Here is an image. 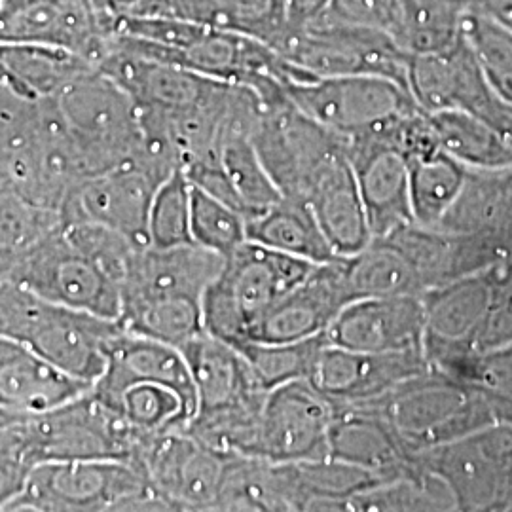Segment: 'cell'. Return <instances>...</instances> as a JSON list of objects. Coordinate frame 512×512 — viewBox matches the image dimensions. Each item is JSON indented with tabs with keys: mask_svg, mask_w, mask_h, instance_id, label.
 <instances>
[{
	"mask_svg": "<svg viewBox=\"0 0 512 512\" xmlns=\"http://www.w3.org/2000/svg\"><path fill=\"white\" fill-rule=\"evenodd\" d=\"M120 321L73 310L0 281V336L33 349L76 380L93 385L107 366L110 340Z\"/></svg>",
	"mask_w": 512,
	"mask_h": 512,
	"instance_id": "1",
	"label": "cell"
},
{
	"mask_svg": "<svg viewBox=\"0 0 512 512\" xmlns=\"http://www.w3.org/2000/svg\"><path fill=\"white\" fill-rule=\"evenodd\" d=\"M368 403L378 406L416 456L507 423L505 414L490 397L433 366L382 399Z\"/></svg>",
	"mask_w": 512,
	"mask_h": 512,
	"instance_id": "2",
	"label": "cell"
},
{
	"mask_svg": "<svg viewBox=\"0 0 512 512\" xmlns=\"http://www.w3.org/2000/svg\"><path fill=\"white\" fill-rule=\"evenodd\" d=\"M167 511L147 475L124 459H69L37 465L6 512Z\"/></svg>",
	"mask_w": 512,
	"mask_h": 512,
	"instance_id": "3",
	"label": "cell"
},
{
	"mask_svg": "<svg viewBox=\"0 0 512 512\" xmlns=\"http://www.w3.org/2000/svg\"><path fill=\"white\" fill-rule=\"evenodd\" d=\"M315 266L247 239L236 253L224 258L220 274L203 294V329L238 346Z\"/></svg>",
	"mask_w": 512,
	"mask_h": 512,
	"instance_id": "4",
	"label": "cell"
},
{
	"mask_svg": "<svg viewBox=\"0 0 512 512\" xmlns=\"http://www.w3.org/2000/svg\"><path fill=\"white\" fill-rule=\"evenodd\" d=\"M274 50L304 78L382 76L408 90L410 55L393 35L332 14L285 31Z\"/></svg>",
	"mask_w": 512,
	"mask_h": 512,
	"instance_id": "5",
	"label": "cell"
},
{
	"mask_svg": "<svg viewBox=\"0 0 512 512\" xmlns=\"http://www.w3.org/2000/svg\"><path fill=\"white\" fill-rule=\"evenodd\" d=\"M55 101L90 177L141 156L137 105L99 67L78 76Z\"/></svg>",
	"mask_w": 512,
	"mask_h": 512,
	"instance_id": "6",
	"label": "cell"
},
{
	"mask_svg": "<svg viewBox=\"0 0 512 512\" xmlns=\"http://www.w3.org/2000/svg\"><path fill=\"white\" fill-rule=\"evenodd\" d=\"M143 439L116 410L93 395L92 387L69 403L25 418L27 450L35 467L69 459L133 463Z\"/></svg>",
	"mask_w": 512,
	"mask_h": 512,
	"instance_id": "7",
	"label": "cell"
},
{
	"mask_svg": "<svg viewBox=\"0 0 512 512\" xmlns=\"http://www.w3.org/2000/svg\"><path fill=\"white\" fill-rule=\"evenodd\" d=\"M253 143L281 196L298 200L308 196L330 165L348 154L346 137L296 109L289 97L260 114Z\"/></svg>",
	"mask_w": 512,
	"mask_h": 512,
	"instance_id": "8",
	"label": "cell"
},
{
	"mask_svg": "<svg viewBox=\"0 0 512 512\" xmlns=\"http://www.w3.org/2000/svg\"><path fill=\"white\" fill-rule=\"evenodd\" d=\"M420 458L423 469L450 490L456 511H512V423L427 450Z\"/></svg>",
	"mask_w": 512,
	"mask_h": 512,
	"instance_id": "9",
	"label": "cell"
},
{
	"mask_svg": "<svg viewBox=\"0 0 512 512\" xmlns=\"http://www.w3.org/2000/svg\"><path fill=\"white\" fill-rule=\"evenodd\" d=\"M294 107L330 131L353 137L416 109L410 92L382 76H330L283 82Z\"/></svg>",
	"mask_w": 512,
	"mask_h": 512,
	"instance_id": "10",
	"label": "cell"
},
{
	"mask_svg": "<svg viewBox=\"0 0 512 512\" xmlns=\"http://www.w3.org/2000/svg\"><path fill=\"white\" fill-rule=\"evenodd\" d=\"M6 281L73 310L112 321L122 315L120 285L74 247L65 226L23 258Z\"/></svg>",
	"mask_w": 512,
	"mask_h": 512,
	"instance_id": "11",
	"label": "cell"
},
{
	"mask_svg": "<svg viewBox=\"0 0 512 512\" xmlns=\"http://www.w3.org/2000/svg\"><path fill=\"white\" fill-rule=\"evenodd\" d=\"M408 92L423 112H469L512 141V107L492 90L463 33L442 52L410 57Z\"/></svg>",
	"mask_w": 512,
	"mask_h": 512,
	"instance_id": "12",
	"label": "cell"
},
{
	"mask_svg": "<svg viewBox=\"0 0 512 512\" xmlns=\"http://www.w3.org/2000/svg\"><path fill=\"white\" fill-rule=\"evenodd\" d=\"M336 406L310 380L268 391L260 412L253 456L279 463L329 458Z\"/></svg>",
	"mask_w": 512,
	"mask_h": 512,
	"instance_id": "13",
	"label": "cell"
},
{
	"mask_svg": "<svg viewBox=\"0 0 512 512\" xmlns=\"http://www.w3.org/2000/svg\"><path fill=\"white\" fill-rule=\"evenodd\" d=\"M224 459L188 431L145 437L133 463L167 511H213Z\"/></svg>",
	"mask_w": 512,
	"mask_h": 512,
	"instance_id": "14",
	"label": "cell"
},
{
	"mask_svg": "<svg viewBox=\"0 0 512 512\" xmlns=\"http://www.w3.org/2000/svg\"><path fill=\"white\" fill-rule=\"evenodd\" d=\"M164 181L152 167L133 160L76 184L61 205V215L65 222L107 226L137 247H147L150 205Z\"/></svg>",
	"mask_w": 512,
	"mask_h": 512,
	"instance_id": "15",
	"label": "cell"
},
{
	"mask_svg": "<svg viewBox=\"0 0 512 512\" xmlns=\"http://www.w3.org/2000/svg\"><path fill=\"white\" fill-rule=\"evenodd\" d=\"M112 35L90 0L0 2V44L57 46L99 65Z\"/></svg>",
	"mask_w": 512,
	"mask_h": 512,
	"instance_id": "16",
	"label": "cell"
},
{
	"mask_svg": "<svg viewBox=\"0 0 512 512\" xmlns=\"http://www.w3.org/2000/svg\"><path fill=\"white\" fill-rule=\"evenodd\" d=\"M429 368L423 349L368 353L325 344L310 382L334 404L368 403Z\"/></svg>",
	"mask_w": 512,
	"mask_h": 512,
	"instance_id": "17",
	"label": "cell"
},
{
	"mask_svg": "<svg viewBox=\"0 0 512 512\" xmlns=\"http://www.w3.org/2000/svg\"><path fill=\"white\" fill-rule=\"evenodd\" d=\"M325 340L336 348L368 353L423 349V298L372 296L351 300L332 321Z\"/></svg>",
	"mask_w": 512,
	"mask_h": 512,
	"instance_id": "18",
	"label": "cell"
},
{
	"mask_svg": "<svg viewBox=\"0 0 512 512\" xmlns=\"http://www.w3.org/2000/svg\"><path fill=\"white\" fill-rule=\"evenodd\" d=\"M349 294L342 258L317 264L311 274L268 311L245 342H300L325 336Z\"/></svg>",
	"mask_w": 512,
	"mask_h": 512,
	"instance_id": "19",
	"label": "cell"
},
{
	"mask_svg": "<svg viewBox=\"0 0 512 512\" xmlns=\"http://www.w3.org/2000/svg\"><path fill=\"white\" fill-rule=\"evenodd\" d=\"M346 150L365 203L372 239L385 238L414 224L410 173L403 154L372 133L346 137Z\"/></svg>",
	"mask_w": 512,
	"mask_h": 512,
	"instance_id": "20",
	"label": "cell"
},
{
	"mask_svg": "<svg viewBox=\"0 0 512 512\" xmlns=\"http://www.w3.org/2000/svg\"><path fill=\"white\" fill-rule=\"evenodd\" d=\"M329 458L342 459L389 482L425 475L420 456L412 454L374 403L334 404Z\"/></svg>",
	"mask_w": 512,
	"mask_h": 512,
	"instance_id": "21",
	"label": "cell"
},
{
	"mask_svg": "<svg viewBox=\"0 0 512 512\" xmlns=\"http://www.w3.org/2000/svg\"><path fill=\"white\" fill-rule=\"evenodd\" d=\"M222 266V256L198 243L141 247L129 260L122 283V306L126 302L160 296H190L203 300V294L217 279Z\"/></svg>",
	"mask_w": 512,
	"mask_h": 512,
	"instance_id": "22",
	"label": "cell"
},
{
	"mask_svg": "<svg viewBox=\"0 0 512 512\" xmlns=\"http://www.w3.org/2000/svg\"><path fill=\"white\" fill-rule=\"evenodd\" d=\"M492 296L494 283L488 270L421 294L425 306L423 351L429 363L450 353L475 351Z\"/></svg>",
	"mask_w": 512,
	"mask_h": 512,
	"instance_id": "23",
	"label": "cell"
},
{
	"mask_svg": "<svg viewBox=\"0 0 512 512\" xmlns=\"http://www.w3.org/2000/svg\"><path fill=\"white\" fill-rule=\"evenodd\" d=\"M181 351L196 385V416H211L264 404L268 391L256 380L253 368L236 346L203 330Z\"/></svg>",
	"mask_w": 512,
	"mask_h": 512,
	"instance_id": "24",
	"label": "cell"
},
{
	"mask_svg": "<svg viewBox=\"0 0 512 512\" xmlns=\"http://www.w3.org/2000/svg\"><path fill=\"white\" fill-rule=\"evenodd\" d=\"M308 509L298 465L260 456H226L217 512H300Z\"/></svg>",
	"mask_w": 512,
	"mask_h": 512,
	"instance_id": "25",
	"label": "cell"
},
{
	"mask_svg": "<svg viewBox=\"0 0 512 512\" xmlns=\"http://www.w3.org/2000/svg\"><path fill=\"white\" fill-rule=\"evenodd\" d=\"M90 387L48 363L33 349L0 336V408L40 414L73 401Z\"/></svg>",
	"mask_w": 512,
	"mask_h": 512,
	"instance_id": "26",
	"label": "cell"
},
{
	"mask_svg": "<svg viewBox=\"0 0 512 512\" xmlns=\"http://www.w3.org/2000/svg\"><path fill=\"white\" fill-rule=\"evenodd\" d=\"M128 16L186 19L272 48L287 31L285 0H143Z\"/></svg>",
	"mask_w": 512,
	"mask_h": 512,
	"instance_id": "27",
	"label": "cell"
},
{
	"mask_svg": "<svg viewBox=\"0 0 512 512\" xmlns=\"http://www.w3.org/2000/svg\"><path fill=\"white\" fill-rule=\"evenodd\" d=\"M92 391L141 437L186 431L198 412L196 395L156 380L95 382Z\"/></svg>",
	"mask_w": 512,
	"mask_h": 512,
	"instance_id": "28",
	"label": "cell"
},
{
	"mask_svg": "<svg viewBox=\"0 0 512 512\" xmlns=\"http://www.w3.org/2000/svg\"><path fill=\"white\" fill-rule=\"evenodd\" d=\"M304 202L310 205L336 255H355L372 241L365 203L348 154L317 179Z\"/></svg>",
	"mask_w": 512,
	"mask_h": 512,
	"instance_id": "29",
	"label": "cell"
},
{
	"mask_svg": "<svg viewBox=\"0 0 512 512\" xmlns=\"http://www.w3.org/2000/svg\"><path fill=\"white\" fill-rule=\"evenodd\" d=\"M437 228L452 234L490 236L497 239L509 255L512 165L497 169H469L458 200Z\"/></svg>",
	"mask_w": 512,
	"mask_h": 512,
	"instance_id": "30",
	"label": "cell"
},
{
	"mask_svg": "<svg viewBox=\"0 0 512 512\" xmlns=\"http://www.w3.org/2000/svg\"><path fill=\"white\" fill-rule=\"evenodd\" d=\"M247 239L311 264L338 258L310 205L298 198L283 196L266 211L247 219Z\"/></svg>",
	"mask_w": 512,
	"mask_h": 512,
	"instance_id": "31",
	"label": "cell"
},
{
	"mask_svg": "<svg viewBox=\"0 0 512 512\" xmlns=\"http://www.w3.org/2000/svg\"><path fill=\"white\" fill-rule=\"evenodd\" d=\"M90 59L46 44H0V73L19 92L37 99L57 97L73 80L95 69Z\"/></svg>",
	"mask_w": 512,
	"mask_h": 512,
	"instance_id": "32",
	"label": "cell"
},
{
	"mask_svg": "<svg viewBox=\"0 0 512 512\" xmlns=\"http://www.w3.org/2000/svg\"><path fill=\"white\" fill-rule=\"evenodd\" d=\"M340 258L353 300L425 293L414 264L391 239H372L363 251Z\"/></svg>",
	"mask_w": 512,
	"mask_h": 512,
	"instance_id": "33",
	"label": "cell"
},
{
	"mask_svg": "<svg viewBox=\"0 0 512 512\" xmlns=\"http://www.w3.org/2000/svg\"><path fill=\"white\" fill-rule=\"evenodd\" d=\"M439 147L467 169L512 165V141L486 120L461 110L427 112Z\"/></svg>",
	"mask_w": 512,
	"mask_h": 512,
	"instance_id": "34",
	"label": "cell"
},
{
	"mask_svg": "<svg viewBox=\"0 0 512 512\" xmlns=\"http://www.w3.org/2000/svg\"><path fill=\"white\" fill-rule=\"evenodd\" d=\"M65 226L61 211L31 202L16 192H0V281H6L23 258Z\"/></svg>",
	"mask_w": 512,
	"mask_h": 512,
	"instance_id": "35",
	"label": "cell"
},
{
	"mask_svg": "<svg viewBox=\"0 0 512 512\" xmlns=\"http://www.w3.org/2000/svg\"><path fill=\"white\" fill-rule=\"evenodd\" d=\"M467 167L442 148L408 160L410 203L414 222L437 228L458 200L467 177Z\"/></svg>",
	"mask_w": 512,
	"mask_h": 512,
	"instance_id": "36",
	"label": "cell"
},
{
	"mask_svg": "<svg viewBox=\"0 0 512 512\" xmlns=\"http://www.w3.org/2000/svg\"><path fill=\"white\" fill-rule=\"evenodd\" d=\"M122 329L183 348L203 330L202 300L190 296H160L126 302L120 315Z\"/></svg>",
	"mask_w": 512,
	"mask_h": 512,
	"instance_id": "37",
	"label": "cell"
},
{
	"mask_svg": "<svg viewBox=\"0 0 512 512\" xmlns=\"http://www.w3.org/2000/svg\"><path fill=\"white\" fill-rule=\"evenodd\" d=\"M461 18L463 10L446 0H399L393 37L410 57L435 54L461 38Z\"/></svg>",
	"mask_w": 512,
	"mask_h": 512,
	"instance_id": "38",
	"label": "cell"
},
{
	"mask_svg": "<svg viewBox=\"0 0 512 512\" xmlns=\"http://www.w3.org/2000/svg\"><path fill=\"white\" fill-rule=\"evenodd\" d=\"M429 365L490 397L505 414L507 423H512V344L450 353Z\"/></svg>",
	"mask_w": 512,
	"mask_h": 512,
	"instance_id": "39",
	"label": "cell"
},
{
	"mask_svg": "<svg viewBox=\"0 0 512 512\" xmlns=\"http://www.w3.org/2000/svg\"><path fill=\"white\" fill-rule=\"evenodd\" d=\"M220 165L247 219L283 198L256 152L251 133H234L224 141L220 148Z\"/></svg>",
	"mask_w": 512,
	"mask_h": 512,
	"instance_id": "40",
	"label": "cell"
},
{
	"mask_svg": "<svg viewBox=\"0 0 512 512\" xmlns=\"http://www.w3.org/2000/svg\"><path fill=\"white\" fill-rule=\"evenodd\" d=\"M349 511H456V503L440 478L425 473L382 482L355 495L338 512Z\"/></svg>",
	"mask_w": 512,
	"mask_h": 512,
	"instance_id": "41",
	"label": "cell"
},
{
	"mask_svg": "<svg viewBox=\"0 0 512 512\" xmlns=\"http://www.w3.org/2000/svg\"><path fill=\"white\" fill-rule=\"evenodd\" d=\"M298 475L308 497L306 511H340L351 497L382 484L378 476L342 459L323 458L296 463Z\"/></svg>",
	"mask_w": 512,
	"mask_h": 512,
	"instance_id": "42",
	"label": "cell"
},
{
	"mask_svg": "<svg viewBox=\"0 0 512 512\" xmlns=\"http://www.w3.org/2000/svg\"><path fill=\"white\" fill-rule=\"evenodd\" d=\"M325 336H317L300 342H241L236 348L245 355L253 368L256 380L266 391L279 385L310 380L321 349L325 348Z\"/></svg>",
	"mask_w": 512,
	"mask_h": 512,
	"instance_id": "43",
	"label": "cell"
},
{
	"mask_svg": "<svg viewBox=\"0 0 512 512\" xmlns=\"http://www.w3.org/2000/svg\"><path fill=\"white\" fill-rule=\"evenodd\" d=\"M461 33L492 90L512 107V33L476 8L463 12Z\"/></svg>",
	"mask_w": 512,
	"mask_h": 512,
	"instance_id": "44",
	"label": "cell"
},
{
	"mask_svg": "<svg viewBox=\"0 0 512 512\" xmlns=\"http://www.w3.org/2000/svg\"><path fill=\"white\" fill-rule=\"evenodd\" d=\"M148 243L175 247L192 239V183L183 169L158 186L148 215Z\"/></svg>",
	"mask_w": 512,
	"mask_h": 512,
	"instance_id": "45",
	"label": "cell"
},
{
	"mask_svg": "<svg viewBox=\"0 0 512 512\" xmlns=\"http://www.w3.org/2000/svg\"><path fill=\"white\" fill-rule=\"evenodd\" d=\"M192 239L228 258L247 241V217L192 184Z\"/></svg>",
	"mask_w": 512,
	"mask_h": 512,
	"instance_id": "46",
	"label": "cell"
},
{
	"mask_svg": "<svg viewBox=\"0 0 512 512\" xmlns=\"http://www.w3.org/2000/svg\"><path fill=\"white\" fill-rule=\"evenodd\" d=\"M65 234L82 255L93 260L122 289L129 260L141 247L124 234L95 222H65Z\"/></svg>",
	"mask_w": 512,
	"mask_h": 512,
	"instance_id": "47",
	"label": "cell"
},
{
	"mask_svg": "<svg viewBox=\"0 0 512 512\" xmlns=\"http://www.w3.org/2000/svg\"><path fill=\"white\" fill-rule=\"evenodd\" d=\"M329 14L349 23L382 29L389 35H395L399 0H332Z\"/></svg>",
	"mask_w": 512,
	"mask_h": 512,
	"instance_id": "48",
	"label": "cell"
},
{
	"mask_svg": "<svg viewBox=\"0 0 512 512\" xmlns=\"http://www.w3.org/2000/svg\"><path fill=\"white\" fill-rule=\"evenodd\" d=\"M29 473L31 469L23 463L0 454V511L6 512V507L18 497Z\"/></svg>",
	"mask_w": 512,
	"mask_h": 512,
	"instance_id": "49",
	"label": "cell"
},
{
	"mask_svg": "<svg viewBox=\"0 0 512 512\" xmlns=\"http://www.w3.org/2000/svg\"><path fill=\"white\" fill-rule=\"evenodd\" d=\"M332 0H285L287 31L306 27L313 21L327 16Z\"/></svg>",
	"mask_w": 512,
	"mask_h": 512,
	"instance_id": "50",
	"label": "cell"
},
{
	"mask_svg": "<svg viewBox=\"0 0 512 512\" xmlns=\"http://www.w3.org/2000/svg\"><path fill=\"white\" fill-rule=\"evenodd\" d=\"M143 0H90L93 10L114 31L116 21L131 14Z\"/></svg>",
	"mask_w": 512,
	"mask_h": 512,
	"instance_id": "51",
	"label": "cell"
},
{
	"mask_svg": "<svg viewBox=\"0 0 512 512\" xmlns=\"http://www.w3.org/2000/svg\"><path fill=\"white\" fill-rule=\"evenodd\" d=\"M475 8L512 33V0H480Z\"/></svg>",
	"mask_w": 512,
	"mask_h": 512,
	"instance_id": "52",
	"label": "cell"
},
{
	"mask_svg": "<svg viewBox=\"0 0 512 512\" xmlns=\"http://www.w3.org/2000/svg\"><path fill=\"white\" fill-rule=\"evenodd\" d=\"M0 2H2V0H0Z\"/></svg>",
	"mask_w": 512,
	"mask_h": 512,
	"instance_id": "53",
	"label": "cell"
}]
</instances>
